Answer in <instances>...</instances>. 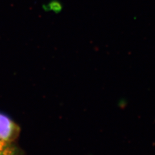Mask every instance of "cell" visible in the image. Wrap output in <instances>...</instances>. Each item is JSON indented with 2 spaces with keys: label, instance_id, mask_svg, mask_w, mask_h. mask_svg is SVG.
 Returning <instances> with one entry per match:
<instances>
[{
  "label": "cell",
  "instance_id": "6da1fadb",
  "mask_svg": "<svg viewBox=\"0 0 155 155\" xmlns=\"http://www.w3.org/2000/svg\"><path fill=\"white\" fill-rule=\"evenodd\" d=\"M20 133L19 126L7 116L0 113V138L14 142Z\"/></svg>",
  "mask_w": 155,
  "mask_h": 155
},
{
  "label": "cell",
  "instance_id": "7a4b0ae2",
  "mask_svg": "<svg viewBox=\"0 0 155 155\" xmlns=\"http://www.w3.org/2000/svg\"><path fill=\"white\" fill-rule=\"evenodd\" d=\"M0 155H21V152L12 142L0 138Z\"/></svg>",
  "mask_w": 155,
  "mask_h": 155
}]
</instances>
